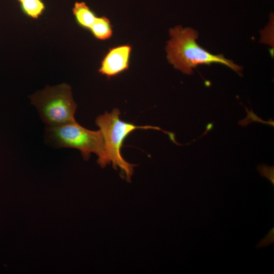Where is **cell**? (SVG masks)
Wrapping results in <instances>:
<instances>
[{
  "mask_svg": "<svg viewBox=\"0 0 274 274\" xmlns=\"http://www.w3.org/2000/svg\"><path fill=\"white\" fill-rule=\"evenodd\" d=\"M171 39L165 48L168 62L184 74L190 75L198 65L218 63L225 65L239 75L241 66L222 54L215 55L199 46L196 42L198 33L190 27L177 26L169 30Z\"/></svg>",
  "mask_w": 274,
  "mask_h": 274,
  "instance_id": "cell-1",
  "label": "cell"
},
{
  "mask_svg": "<svg viewBox=\"0 0 274 274\" xmlns=\"http://www.w3.org/2000/svg\"><path fill=\"white\" fill-rule=\"evenodd\" d=\"M120 115L119 109L115 108L110 113L106 112L103 115L98 116L96 118L95 123L99 127L104 138L106 165L112 162L115 169H117V167H119L129 181L133 173V167L136 165L127 162L121 155V149L125 138L132 131L138 129H152L166 132L156 126H136L125 122L120 119Z\"/></svg>",
  "mask_w": 274,
  "mask_h": 274,
  "instance_id": "cell-2",
  "label": "cell"
},
{
  "mask_svg": "<svg viewBox=\"0 0 274 274\" xmlns=\"http://www.w3.org/2000/svg\"><path fill=\"white\" fill-rule=\"evenodd\" d=\"M45 137L51 145L58 148L68 147L78 149L85 160L91 153L97 155V163L102 167L107 165L105 161V146L100 130H88L76 121L60 125L47 127Z\"/></svg>",
  "mask_w": 274,
  "mask_h": 274,
  "instance_id": "cell-3",
  "label": "cell"
},
{
  "mask_svg": "<svg viewBox=\"0 0 274 274\" xmlns=\"http://www.w3.org/2000/svg\"><path fill=\"white\" fill-rule=\"evenodd\" d=\"M47 127L55 126L76 121L77 104L71 87L66 83L47 86L30 97Z\"/></svg>",
  "mask_w": 274,
  "mask_h": 274,
  "instance_id": "cell-4",
  "label": "cell"
},
{
  "mask_svg": "<svg viewBox=\"0 0 274 274\" xmlns=\"http://www.w3.org/2000/svg\"><path fill=\"white\" fill-rule=\"evenodd\" d=\"M131 50L132 47L129 44L110 48L101 62L98 72L110 78L127 70Z\"/></svg>",
  "mask_w": 274,
  "mask_h": 274,
  "instance_id": "cell-5",
  "label": "cell"
},
{
  "mask_svg": "<svg viewBox=\"0 0 274 274\" xmlns=\"http://www.w3.org/2000/svg\"><path fill=\"white\" fill-rule=\"evenodd\" d=\"M73 13L77 23L81 27L89 29L97 16L84 2H76Z\"/></svg>",
  "mask_w": 274,
  "mask_h": 274,
  "instance_id": "cell-6",
  "label": "cell"
},
{
  "mask_svg": "<svg viewBox=\"0 0 274 274\" xmlns=\"http://www.w3.org/2000/svg\"><path fill=\"white\" fill-rule=\"evenodd\" d=\"M89 30L96 39L100 40L110 39L113 33L110 21L105 16H97Z\"/></svg>",
  "mask_w": 274,
  "mask_h": 274,
  "instance_id": "cell-7",
  "label": "cell"
},
{
  "mask_svg": "<svg viewBox=\"0 0 274 274\" xmlns=\"http://www.w3.org/2000/svg\"><path fill=\"white\" fill-rule=\"evenodd\" d=\"M20 7L25 15L33 19L38 18L45 9L42 0H25L20 3Z\"/></svg>",
  "mask_w": 274,
  "mask_h": 274,
  "instance_id": "cell-8",
  "label": "cell"
},
{
  "mask_svg": "<svg viewBox=\"0 0 274 274\" xmlns=\"http://www.w3.org/2000/svg\"><path fill=\"white\" fill-rule=\"evenodd\" d=\"M257 169L260 175L268 179L274 184V168L273 166H269L266 165H259L257 166Z\"/></svg>",
  "mask_w": 274,
  "mask_h": 274,
  "instance_id": "cell-9",
  "label": "cell"
},
{
  "mask_svg": "<svg viewBox=\"0 0 274 274\" xmlns=\"http://www.w3.org/2000/svg\"><path fill=\"white\" fill-rule=\"evenodd\" d=\"M273 228H272L265 235V237L259 242L256 247L258 248L262 247L267 246L269 244L273 243Z\"/></svg>",
  "mask_w": 274,
  "mask_h": 274,
  "instance_id": "cell-10",
  "label": "cell"
},
{
  "mask_svg": "<svg viewBox=\"0 0 274 274\" xmlns=\"http://www.w3.org/2000/svg\"><path fill=\"white\" fill-rule=\"evenodd\" d=\"M17 1H18L19 2H20V3L23 2L25 0H17Z\"/></svg>",
  "mask_w": 274,
  "mask_h": 274,
  "instance_id": "cell-11",
  "label": "cell"
}]
</instances>
